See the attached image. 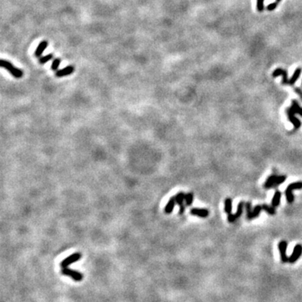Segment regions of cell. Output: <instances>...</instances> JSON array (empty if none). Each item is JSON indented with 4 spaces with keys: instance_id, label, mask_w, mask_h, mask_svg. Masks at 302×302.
<instances>
[{
    "instance_id": "obj_7",
    "label": "cell",
    "mask_w": 302,
    "mask_h": 302,
    "mask_svg": "<svg viewBox=\"0 0 302 302\" xmlns=\"http://www.w3.org/2000/svg\"><path fill=\"white\" fill-rule=\"evenodd\" d=\"M288 247V243L285 240H282L279 243V251L280 254V260L282 263L289 262V258L286 255V250Z\"/></svg>"
},
{
    "instance_id": "obj_23",
    "label": "cell",
    "mask_w": 302,
    "mask_h": 302,
    "mask_svg": "<svg viewBox=\"0 0 302 302\" xmlns=\"http://www.w3.org/2000/svg\"><path fill=\"white\" fill-rule=\"evenodd\" d=\"M60 63H61V60H60V58L54 59L52 64H51V70L54 71V72H57L58 71V67H59Z\"/></svg>"
},
{
    "instance_id": "obj_13",
    "label": "cell",
    "mask_w": 302,
    "mask_h": 302,
    "mask_svg": "<svg viewBox=\"0 0 302 302\" xmlns=\"http://www.w3.org/2000/svg\"><path fill=\"white\" fill-rule=\"evenodd\" d=\"M191 214L201 218H206L209 215V211L205 208H192L191 210Z\"/></svg>"
},
{
    "instance_id": "obj_17",
    "label": "cell",
    "mask_w": 302,
    "mask_h": 302,
    "mask_svg": "<svg viewBox=\"0 0 302 302\" xmlns=\"http://www.w3.org/2000/svg\"><path fill=\"white\" fill-rule=\"evenodd\" d=\"M280 198H281V192L279 191H277L275 193L274 197H273V200H272V207H277L279 205V202H280Z\"/></svg>"
},
{
    "instance_id": "obj_27",
    "label": "cell",
    "mask_w": 302,
    "mask_h": 302,
    "mask_svg": "<svg viewBox=\"0 0 302 302\" xmlns=\"http://www.w3.org/2000/svg\"><path fill=\"white\" fill-rule=\"evenodd\" d=\"M294 92H296L300 95V97L302 98V90L300 88H299V87H294Z\"/></svg>"
},
{
    "instance_id": "obj_2",
    "label": "cell",
    "mask_w": 302,
    "mask_h": 302,
    "mask_svg": "<svg viewBox=\"0 0 302 302\" xmlns=\"http://www.w3.org/2000/svg\"><path fill=\"white\" fill-rule=\"evenodd\" d=\"M0 66H1V67L6 69L7 71H8V72H10V74H11L14 77H15V78L19 79V78H22L23 76H24V72H23L22 70H20V69H18L17 67H15L14 66L13 64H11L9 61L4 60V59H2V60H1Z\"/></svg>"
},
{
    "instance_id": "obj_5",
    "label": "cell",
    "mask_w": 302,
    "mask_h": 302,
    "mask_svg": "<svg viewBox=\"0 0 302 302\" xmlns=\"http://www.w3.org/2000/svg\"><path fill=\"white\" fill-rule=\"evenodd\" d=\"M61 273L66 276H69L71 277L72 279H74L75 281H81L83 279V275L82 273H79V272L76 271V270H73V269H71L69 268L68 267L66 268H62L61 269Z\"/></svg>"
},
{
    "instance_id": "obj_1",
    "label": "cell",
    "mask_w": 302,
    "mask_h": 302,
    "mask_svg": "<svg viewBox=\"0 0 302 302\" xmlns=\"http://www.w3.org/2000/svg\"><path fill=\"white\" fill-rule=\"evenodd\" d=\"M262 210H264L266 212H268V214H270V215H275L276 213L275 207H269L268 205L263 204V205H258V206H256L254 207V209L252 211V212L247 215V218L249 219V220H252V219L255 218V217H257L259 215V212Z\"/></svg>"
},
{
    "instance_id": "obj_26",
    "label": "cell",
    "mask_w": 302,
    "mask_h": 302,
    "mask_svg": "<svg viewBox=\"0 0 302 302\" xmlns=\"http://www.w3.org/2000/svg\"><path fill=\"white\" fill-rule=\"evenodd\" d=\"M278 4H279L278 2H275V3H272V4H268V6H267V9H268V11H273V10H275L276 8V7H277Z\"/></svg>"
},
{
    "instance_id": "obj_22",
    "label": "cell",
    "mask_w": 302,
    "mask_h": 302,
    "mask_svg": "<svg viewBox=\"0 0 302 302\" xmlns=\"http://www.w3.org/2000/svg\"><path fill=\"white\" fill-rule=\"evenodd\" d=\"M291 107L294 108V110L295 111V113L300 114V115L302 117V108H300V106L299 105V103L297 102V101L293 100V101H292V106H291Z\"/></svg>"
},
{
    "instance_id": "obj_9",
    "label": "cell",
    "mask_w": 302,
    "mask_h": 302,
    "mask_svg": "<svg viewBox=\"0 0 302 302\" xmlns=\"http://www.w3.org/2000/svg\"><path fill=\"white\" fill-rule=\"evenodd\" d=\"M273 77H277L279 76H282V84L283 85H289L290 83V80L288 79V73H287L286 70L282 69V68H277L276 70L274 71L273 72Z\"/></svg>"
},
{
    "instance_id": "obj_15",
    "label": "cell",
    "mask_w": 302,
    "mask_h": 302,
    "mask_svg": "<svg viewBox=\"0 0 302 302\" xmlns=\"http://www.w3.org/2000/svg\"><path fill=\"white\" fill-rule=\"evenodd\" d=\"M176 204V201H175V196H172L170 198L168 203L166 204L165 207V212L167 213V214H170L174 210V207H175V205Z\"/></svg>"
},
{
    "instance_id": "obj_25",
    "label": "cell",
    "mask_w": 302,
    "mask_h": 302,
    "mask_svg": "<svg viewBox=\"0 0 302 302\" xmlns=\"http://www.w3.org/2000/svg\"><path fill=\"white\" fill-rule=\"evenodd\" d=\"M257 9L259 12L264 11V0H257Z\"/></svg>"
},
{
    "instance_id": "obj_10",
    "label": "cell",
    "mask_w": 302,
    "mask_h": 302,
    "mask_svg": "<svg viewBox=\"0 0 302 302\" xmlns=\"http://www.w3.org/2000/svg\"><path fill=\"white\" fill-rule=\"evenodd\" d=\"M244 202L243 201H241L240 203L238 204V211H237V212L235 213V214H229L228 215V217H227V221L229 222V223H234L237 219L238 218V217H240V216L243 214V207H244Z\"/></svg>"
},
{
    "instance_id": "obj_19",
    "label": "cell",
    "mask_w": 302,
    "mask_h": 302,
    "mask_svg": "<svg viewBox=\"0 0 302 302\" xmlns=\"http://www.w3.org/2000/svg\"><path fill=\"white\" fill-rule=\"evenodd\" d=\"M232 203H233V201L231 198H226L225 200V208H224V211L226 212V214H231L232 212Z\"/></svg>"
},
{
    "instance_id": "obj_6",
    "label": "cell",
    "mask_w": 302,
    "mask_h": 302,
    "mask_svg": "<svg viewBox=\"0 0 302 302\" xmlns=\"http://www.w3.org/2000/svg\"><path fill=\"white\" fill-rule=\"evenodd\" d=\"M295 111L294 110V108L291 107L287 109V116H288V118L289 120L291 121V123L293 124L294 127V130H297L300 126H301V122L299 120L297 117H295Z\"/></svg>"
},
{
    "instance_id": "obj_21",
    "label": "cell",
    "mask_w": 302,
    "mask_h": 302,
    "mask_svg": "<svg viewBox=\"0 0 302 302\" xmlns=\"http://www.w3.org/2000/svg\"><path fill=\"white\" fill-rule=\"evenodd\" d=\"M285 180H286V176H285V175H279V176H277L275 179V181L274 182L273 187H277L278 185L284 183Z\"/></svg>"
},
{
    "instance_id": "obj_24",
    "label": "cell",
    "mask_w": 302,
    "mask_h": 302,
    "mask_svg": "<svg viewBox=\"0 0 302 302\" xmlns=\"http://www.w3.org/2000/svg\"><path fill=\"white\" fill-rule=\"evenodd\" d=\"M52 58H53V54L52 53H50V54H48V55H46L45 56L40 57V58L39 59V62H40V64H45L46 62H48L49 60H51Z\"/></svg>"
},
{
    "instance_id": "obj_3",
    "label": "cell",
    "mask_w": 302,
    "mask_h": 302,
    "mask_svg": "<svg viewBox=\"0 0 302 302\" xmlns=\"http://www.w3.org/2000/svg\"><path fill=\"white\" fill-rule=\"evenodd\" d=\"M300 189H302V181L292 183L291 185H288L286 191H285V196H286V200L288 203L291 204L294 201V198L293 193H292L293 190H300Z\"/></svg>"
},
{
    "instance_id": "obj_20",
    "label": "cell",
    "mask_w": 302,
    "mask_h": 302,
    "mask_svg": "<svg viewBox=\"0 0 302 302\" xmlns=\"http://www.w3.org/2000/svg\"><path fill=\"white\" fill-rule=\"evenodd\" d=\"M193 198H194V195H193L192 192H188L185 194V203L187 207H190L192 204Z\"/></svg>"
},
{
    "instance_id": "obj_12",
    "label": "cell",
    "mask_w": 302,
    "mask_h": 302,
    "mask_svg": "<svg viewBox=\"0 0 302 302\" xmlns=\"http://www.w3.org/2000/svg\"><path fill=\"white\" fill-rule=\"evenodd\" d=\"M74 72H75V66H67L66 67L63 68V69L58 70L56 72V76L57 77H63L66 76L71 75Z\"/></svg>"
},
{
    "instance_id": "obj_28",
    "label": "cell",
    "mask_w": 302,
    "mask_h": 302,
    "mask_svg": "<svg viewBox=\"0 0 302 302\" xmlns=\"http://www.w3.org/2000/svg\"><path fill=\"white\" fill-rule=\"evenodd\" d=\"M280 1H281V0H277V1H276V2H278V3H279V2H280Z\"/></svg>"
},
{
    "instance_id": "obj_18",
    "label": "cell",
    "mask_w": 302,
    "mask_h": 302,
    "mask_svg": "<svg viewBox=\"0 0 302 302\" xmlns=\"http://www.w3.org/2000/svg\"><path fill=\"white\" fill-rule=\"evenodd\" d=\"M276 177H277V175H272L271 176H269V177L267 179L266 182L264 183V188L265 189L272 188V187H273V185H274V182L275 181Z\"/></svg>"
},
{
    "instance_id": "obj_4",
    "label": "cell",
    "mask_w": 302,
    "mask_h": 302,
    "mask_svg": "<svg viewBox=\"0 0 302 302\" xmlns=\"http://www.w3.org/2000/svg\"><path fill=\"white\" fill-rule=\"evenodd\" d=\"M82 258V253H72V255H70L67 258H66L65 259L61 261L60 263V267L61 268H66L69 265L74 264L76 262L79 260L80 259Z\"/></svg>"
},
{
    "instance_id": "obj_14",
    "label": "cell",
    "mask_w": 302,
    "mask_h": 302,
    "mask_svg": "<svg viewBox=\"0 0 302 302\" xmlns=\"http://www.w3.org/2000/svg\"><path fill=\"white\" fill-rule=\"evenodd\" d=\"M48 45H49V43H48L47 40H43V41L40 42V43L38 45V47L36 48V50H35V51H34V56L38 57V58H40V56H42V54L44 52V50L47 48Z\"/></svg>"
},
{
    "instance_id": "obj_16",
    "label": "cell",
    "mask_w": 302,
    "mask_h": 302,
    "mask_svg": "<svg viewBox=\"0 0 302 302\" xmlns=\"http://www.w3.org/2000/svg\"><path fill=\"white\" fill-rule=\"evenodd\" d=\"M300 74H301V68H297V69H295V71L294 72V74L292 75L291 78L290 79V83H289V85H291V86L294 85V83L296 82V81L299 79V77H300Z\"/></svg>"
},
{
    "instance_id": "obj_8",
    "label": "cell",
    "mask_w": 302,
    "mask_h": 302,
    "mask_svg": "<svg viewBox=\"0 0 302 302\" xmlns=\"http://www.w3.org/2000/svg\"><path fill=\"white\" fill-rule=\"evenodd\" d=\"M301 254H302V245L301 244H296V245L294 246L292 254L289 257V263H291V264H294V263L300 259V257L301 256Z\"/></svg>"
},
{
    "instance_id": "obj_11",
    "label": "cell",
    "mask_w": 302,
    "mask_h": 302,
    "mask_svg": "<svg viewBox=\"0 0 302 302\" xmlns=\"http://www.w3.org/2000/svg\"><path fill=\"white\" fill-rule=\"evenodd\" d=\"M185 194L184 192H179L175 196V201H176V204L179 205L180 207V211H179V213L180 214H183L184 211H185V205H184V202H185Z\"/></svg>"
}]
</instances>
